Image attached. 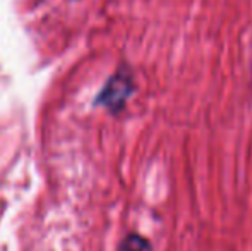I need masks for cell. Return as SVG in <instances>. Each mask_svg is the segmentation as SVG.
I'll return each instance as SVG.
<instances>
[{"label": "cell", "instance_id": "1", "mask_svg": "<svg viewBox=\"0 0 252 251\" xmlns=\"http://www.w3.org/2000/svg\"><path fill=\"white\" fill-rule=\"evenodd\" d=\"M132 91L134 83L130 72L129 71H119L106 81L105 88L98 95L96 104L101 105V107H106L110 112H119L124 108Z\"/></svg>", "mask_w": 252, "mask_h": 251}, {"label": "cell", "instance_id": "2", "mask_svg": "<svg viewBox=\"0 0 252 251\" xmlns=\"http://www.w3.org/2000/svg\"><path fill=\"white\" fill-rule=\"evenodd\" d=\"M119 251H153L151 243L141 234H129L122 239Z\"/></svg>", "mask_w": 252, "mask_h": 251}]
</instances>
